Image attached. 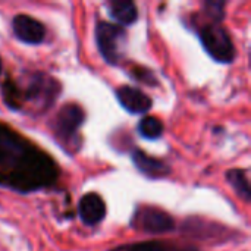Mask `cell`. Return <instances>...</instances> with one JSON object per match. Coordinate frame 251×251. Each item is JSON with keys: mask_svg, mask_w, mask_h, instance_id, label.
I'll use <instances>...</instances> for the list:
<instances>
[{"mask_svg": "<svg viewBox=\"0 0 251 251\" xmlns=\"http://www.w3.org/2000/svg\"><path fill=\"white\" fill-rule=\"evenodd\" d=\"M109 13L119 26L132 25L138 19L137 4L131 0H112L109 1Z\"/></svg>", "mask_w": 251, "mask_h": 251, "instance_id": "7c38bea8", "label": "cell"}, {"mask_svg": "<svg viewBox=\"0 0 251 251\" xmlns=\"http://www.w3.org/2000/svg\"><path fill=\"white\" fill-rule=\"evenodd\" d=\"M131 225L146 234H168L175 229L174 218L154 206H140L131 221Z\"/></svg>", "mask_w": 251, "mask_h": 251, "instance_id": "8992f818", "label": "cell"}, {"mask_svg": "<svg viewBox=\"0 0 251 251\" xmlns=\"http://www.w3.org/2000/svg\"><path fill=\"white\" fill-rule=\"evenodd\" d=\"M78 215L85 225H99L106 218V203L99 194L88 193L78 203Z\"/></svg>", "mask_w": 251, "mask_h": 251, "instance_id": "9c48e42d", "label": "cell"}, {"mask_svg": "<svg viewBox=\"0 0 251 251\" xmlns=\"http://www.w3.org/2000/svg\"><path fill=\"white\" fill-rule=\"evenodd\" d=\"M57 179L54 159L0 122V187L28 194L49 188Z\"/></svg>", "mask_w": 251, "mask_h": 251, "instance_id": "6da1fadb", "label": "cell"}, {"mask_svg": "<svg viewBox=\"0 0 251 251\" xmlns=\"http://www.w3.org/2000/svg\"><path fill=\"white\" fill-rule=\"evenodd\" d=\"M116 99L121 106L132 115H146L153 106L151 99L146 93L131 85L119 87L116 90Z\"/></svg>", "mask_w": 251, "mask_h": 251, "instance_id": "ba28073f", "label": "cell"}, {"mask_svg": "<svg viewBox=\"0 0 251 251\" xmlns=\"http://www.w3.org/2000/svg\"><path fill=\"white\" fill-rule=\"evenodd\" d=\"M138 132L146 140H157L163 134V122L156 116H144L138 122Z\"/></svg>", "mask_w": 251, "mask_h": 251, "instance_id": "5bb4252c", "label": "cell"}, {"mask_svg": "<svg viewBox=\"0 0 251 251\" xmlns=\"http://www.w3.org/2000/svg\"><path fill=\"white\" fill-rule=\"evenodd\" d=\"M96 40L101 57L113 66L119 65L126 50V31L118 24L101 21L96 25Z\"/></svg>", "mask_w": 251, "mask_h": 251, "instance_id": "5b68a950", "label": "cell"}, {"mask_svg": "<svg viewBox=\"0 0 251 251\" xmlns=\"http://www.w3.org/2000/svg\"><path fill=\"white\" fill-rule=\"evenodd\" d=\"M132 162H134L135 168L144 176H147L150 179H160L171 174V168L165 162H162L156 157H151L138 149H135L132 151Z\"/></svg>", "mask_w": 251, "mask_h": 251, "instance_id": "30bf717a", "label": "cell"}, {"mask_svg": "<svg viewBox=\"0 0 251 251\" xmlns=\"http://www.w3.org/2000/svg\"><path fill=\"white\" fill-rule=\"evenodd\" d=\"M60 84L44 72H28L24 79L6 81L1 87L3 100L12 110L43 113L51 107L60 93Z\"/></svg>", "mask_w": 251, "mask_h": 251, "instance_id": "7a4b0ae2", "label": "cell"}, {"mask_svg": "<svg viewBox=\"0 0 251 251\" xmlns=\"http://www.w3.org/2000/svg\"><path fill=\"white\" fill-rule=\"evenodd\" d=\"M132 76L135 79H138L140 82L143 84H149V85H156L157 84V79L156 76L153 75V72L150 69H146V68H141V66H135L132 68Z\"/></svg>", "mask_w": 251, "mask_h": 251, "instance_id": "2e32d148", "label": "cell"}, {"mask_svg": "<svg viewBox=\"0 0 251 251\" xmlns=\"http://www.w3.org/2000/svg\"><path fill=\"white\" fill-rule=\"evenodd\" d=\"M12 29L15 37L31 46H37L46 38V26L29 15H16L12 21Z\"/></svg>", "mask_w": 251, "mask_h": 251, "instance_id": "52a82bcc", "label": "cell"}, {"mask_svg": "<svg viewBox=\"0 0 251 251\" xmlns=\"http://www.w3.org/2000/svg\"><path fill=\"white\" fill-rule=\"evenodd\" d=\"M85 122V112L79 104L68 103L65 104L51 122L53 135L57 143L69 151V154L76 153L81 149L79 129Z\"/></svg>", "mask_w": 251, "mask_h": 251, "instance_id": "3957f363", "label": "cell"}, {"mask_svg": "<svg viewBox=\"0 0 251 251\" xmlns=\"http://www.w3.org/2000/svg\"><path fill=\"white\" fill-rule=\"evenodd\" d=\"M225 1H204L203 3V15L209 21L222 22L225 18Z\"/></svg>", "mask_w": 251, "mask_h": 251, "instance_id": "9a60e30c", "label": "cell"}, {"mask_svg": "<svg viewBox=\"0 0 251 251\" xmlns=\"http://www.w3.org/2000/svg\"><path fill=\"white\" fill-rule=\"evenodd\" d=\"M1 71H3V65H1V59H0V75H1Z\"/></svg>", "mask_w": 251, "mask_h": 251, "instance_id": "e0dca14e", "label": "cell"}, {"mask_svg": "<svg viewBox=\"0 0 251 251\" xmlns=\"http://www.w3.org/2000/svg\"><path fill=\"white\" fill-rule=\"evenodd\" d=\"M199 38L207 54L219 63H231L235 59V46L228 29L221 22H196Z\"/></svg>", "mask_w": 251, "mask_h": 251, "instance_id": "277c9868", "label": "cell"}, {"mask_svg": "<svg viewBox=\"0 0 251 251\" xmlns=\"http://www.w3.org/2000/svg\"><path fill=\"white\" fill-rule=\"evenodd\" d=\"M226 181L231 184V187L235 190V193L238 194V197L241 200H244L246 203L250 201V182H249L246 171H243V169H231V171H228L226 172Z\"/></svg>", "mask_w": 251, "mask_h": 251, "instance_id": "4fadbf2b", "label": "cell"}, {"mask_svg": "<svg viewBox=\"0 0 251 251\" xmlns=\"http://www.w3.org/2000/svg\"><path fill=\"white\" fill-rule=\"evenodd\" d=\"M110 251H200L199 249L175 241L168 240H150V241H140L132 244L118 246Z\"/></svg>", "mask_w": 251, "mask_h": 251, "instance_id": "8fae6325", "label": "cell"}]
</instances>
